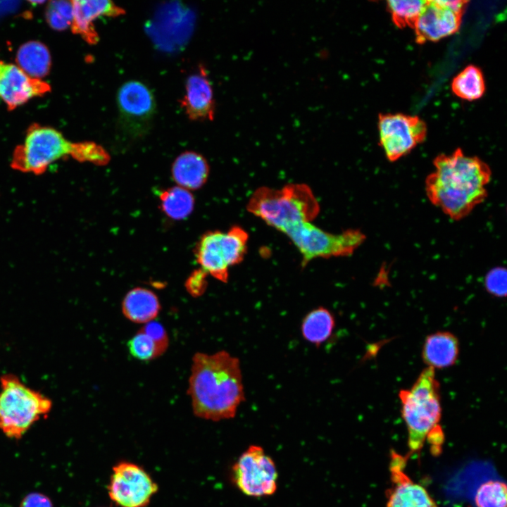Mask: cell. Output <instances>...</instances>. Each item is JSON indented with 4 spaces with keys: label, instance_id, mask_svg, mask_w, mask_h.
Returning a JSON list of instances; mask_svg holds the SVG:
<instances>
[{
    "label": "cell",
    "instance_id": "6da1fadb",
    "mask_svg": "<svg viewBox=\"0 0 507 507\" xmlns=\"http://www.w3.org/2000/svg\"><path fill=\"white\" fill-rule=\"evenodd\" d=\"M433 165L425 191L430 203L451 220L465 218L487 198L492 171L480 158L457 149L437 156Z\"/></svg>",
    "mask_w": 507,
    "mask_h": 507
},
{
    "label": "cell",
    "instance_id": "7a4b0ae2",
    "mask_svg": "<svg viewBox=\"0 0 507 507\" xmlns=\"http://www.w3.org/2000/svg\"><path fill=\"white\" fill-rule=\"evenodd\" d=\"M187 394L196 416L212 421L234 418L245 399L239 360L226 351L196 353Z\"/></svg>",
    "mask_w": 507,
    "mask_h": 507
},
{
    "label": "cell",
    "instance_id": "3957f363",
    "mask_svg": "<svg viewBox=\"0 0 507 507\" xmlns=\"http://www.w3.org/2000/svg\"><path fill=\"white\" fill-rule=\"evenodd\" d=\"M68 157L99 165L106 164L109 160L106 151L93 142H72L51 127L32 124L27 130L24 142L13 153L11 167L23 173L40 175L51 163Z\"/></svg>",
    "mask_w": 507,
    "mask_h": 507
},
{
    "label": "cell",
    "instance_id": "277c9868",
    "mask_svg": "<svg viewBox=\"0 0 507 507\" xmlns=\"http://www.w3.org/2000/svg\"><path fill=\"white\" fill-rule=\"evenodd\" d=\"M246 208L282 233L294 225L312 222L320 212L319 204L311 188L300 183L281 189L261 187L251 194Z\"/></svg>",
    "mask_w": 507,
    "mask_h": 507
},
{
    "label": "cell",
    "instance_id": "5b68a950",
    "mask_svg": "<svg viewBox=\"0 0 507 507\" xmlns=\"http://www.w3.org/2000/svg\"><path fill=\"white\" fill-rule=\"evenodd\" d=\"M401 415L408 430L407 456L421 451L429 432L439 425L442 416L439 383L434 369L427 367L409 389L399 392Z\"/></svg>",
    "mask_w": 507,
    "mask_h": 507
},
{
    "label": "cell",
    "instance_id": "8992f818",
    "mask_svg": "<svg viewBox=\"0 0 507 507\" xmlns=\"http://www.w3.org/2000/svg\"><path fill=\"white\" fill-rule=\"evenodd\" d=\"M53 406L50 398L27 385L16 375L0 377V430L8 437L20 439Z\"/></svg>",
    "mask_w": 507,
    "mask_h": 507
},
{
    "label": "cell",
    "instance_id": "52a82bcc",
    "mask_svg": "<svg viewBox=\"0 0 507 507\" xmlns=\"http://www.w3.org/2000/svg\"><path fill=\"white\" fill-rule=\"evenodd\" d=\"M284 234L301 254L303 267L318 258L350 256L365 239V235L358 230L349 229L334 234L317 227L312 222L294 225Z\"/></svg>",
    "mask_w": 507,
    "mask_h": 507
},
{
    "label": "cell",
    "instance_id": "ba28073f",
    "mask_svg": "<svg viewBox=\"0 0 507 507\" xmlns=\"http://www.w3.org/2000/svg\"><path fill=\"white\" fill-rule=\"evenodd\" d=\"M248 239V233L239 226L225 232L209 231L196 247L197 263L206 274L227 282L230 268L241 263L246 254Z\"/></svg>",
    "mask_w": 507,
    "mask_h": 507
},
{
    "label": "cell",
    "instance_id": "9c48e42d",
    "mask_svg": "<svg viewBox=\"0 0 507 507\" xmlns=\"http://www.w3.org/2000/svg\"><path fill=\"white\" fill-rule=\"evenodd\" d=\"M232 480L244 495L263 497L274 494L277 488V471L274 461L264 449L251 445L232 468Z\"/></svg>",
    "mask_w": 507,
    "mask_h": 507
},
{
    "label": "cell",
    "instance_id": "30bf717a",
    "mask_svg": "<svg viewBox=\"0 0 507 507\" xmlns=\"http://www.w3.org/2000/svg\"><path fill=\"white\" fill-rule=\"evenodd\" d=\"M116 104L118 122L123 131L131 137L145 134L156 112V101L150 87L139 80H128L118 89Z\"/></svg>",
    "mask_w": 507,
    "mask_h": 507
},
{
    "label": "cell",
    "instance_id": "8fae6325",
    "mask_svg": "<svg viewBox=\"0 0 507 507\" xmlns=\"http://www.w3.org/2000/svg\"><path fill=\"white\" fill-rule=\"evenodd\" d=\"M107 487L119 507H146L158 491L157 484L139 465L127 461L115 465Z\"/></svg>",
    "mask_w": 507,
    "mask_h": 507
},
{
    "label": "cell",
    "instance_id": "7c38bea8",
    "mask_svg": "<svg viewBox=\"0 0 507 507\" xmlns=\"http://www.w3.org/2000/svg\"><path fill=\"white\" fill-rule=\"evenodd\" d=\"M380 144L389 161H396L411 152L426 136V125L417 116L401 113L379 116Z\"/></svg>",
    "mask_w": 507,
    "mask_h": 507
},
{
    "label": "cell",
    "instance_id": "4fadbf2b",
    "mask_svg": "<svg viewBox=\"0 0 507 507\" xmlns=\"http://www.w3.org/2000/svg\"><path fill=\"white\" fill-rule=\"evenodd\" d=\"M408 457L391 452L389 471L391 487L386 492V507H437V503L427 489L414 482L404 468Z\"/></svg>",
    "mask_w": 507,
    "mask_h": 507
},
{
    "label": "cell",
    "instance_id": "5bb4252c",
    "mask_svg": "<svg viewBox=\"0 0 507 507\" xmlns=\"http://www.w3.org/2000/svg\"><path fill=\"white\" fill-rule=\"evenodd\" d=\"M50 90V85L45 81L32 78L17 65L0 59V99L8 110H13Z\"/></svg>",
    "mask_w": 507,
    "mask_h": 507
},
{
    "label": "cell",
    "instance_id": "9a60e30c",
    "mask_svg": "<svg viewBox=\"0 0 507 507\" xmlns=\"http://www.w3.org/2000/svg\"><path fill=\"white\" fill-rule=\"evenodd\" d=\"M461 15L442 6L438 1H427L413 27L419 43L435 42L455 33Z\"/></svg>",
    "mask_w": 507,
    "mask_h": 507
},
{
    "label": "cell",
    "instance_id": "2e32d148",
    "mask_svg": "<svg viewBox=\"0 0 507 507\" xmlns=\"http://www.w3.org/2000/svg\"><path fill=\"white\" fill-rule=\"evenodd\" d=\"M180 106L192 120L213 119L215 108L213 89L203 65L187 78Z\"/></svg>",
    "mask_w": 507,
    "mask_h": 507
},
{
    "label": "cell",
    "instance_id": "e0dca14e",
    "mask_svg": "<svg viewBox=\"0 0 507 507\" xmlns=\"http://www.w3.org/2000/svg\"><path fill=\"white\" fill-rule=\"evenodd\" d=\"M72 32L79 35L89 44H96L99 37L93 22L99 17H117L125 13V10L108 0H74Z\"/></svg>",
    "mask_w": 507,
    "mask_h": 507
},
{
    "label": "cell",
    "instance_id": "ac0fdd59",
    "mask_svg": "<svg viewBox=\"0 0 507 507\" xmlns=\"http://www.w3.org/2000/svg\"><path fill=\"white\" fill-rule=\"evenodd\" d=\"M458 355V339L449 332H437L428 335L423 346V360L427 367L433 369L454 365Z\"/></svg>",
    "mask_w": 507,
    "mask_h": 507
},
{
    "label": "cell",
    "instance_id": "d6986e66",
    "mask_svg": "<svg viewBox=\"0 0 507 507\" xmlns=\"http://www.w3.org/2000/svg\"><path fill=\"white\" fill-rule=\"evenodd\" d=\"M121 307L127 319L142 324L153 321L161 311L158 296L152 291L143 287H136L128 292Z\"/></svg>",
    "mask_w": 507,
    "mask_h": 507
},
{
    "label": "cell",
    "instance_id": "ffe728a7",
    "mask_svg": "<svg viewBox=\"0 0 507 507\" xmlns=\"http://www.w3.org/2000/svg\"><path fill=\"white\" fill-rule=\"evenodd\" d=\"M208 165L199 154L186 151L177 157L172 172L176 182L184 189H197L206 181Z\"/></svg>",
    "mask_w": 507,
    "mask_h": 507
},
{
    "label": "cell",
    "instance_id": "44dd1931",
    "mask_svg": "<svg viewBox=\"0 0 507 507\" xmlns=\"http://www.w3.org/2000/svg\"><path fill=\"white\" fill-rule=\"evenodd\" d=\"M17 65L28 76L42 80L51 69V55L48 48L36 40L20 46L16 54Z\"/></svg>",
    "mask_w": 507,
    "mask_h": 507
},
{
    "label": "cell",
    "instance_id": "7402d4cb",
    "mask_svg": "<svg viewBox=\"0 0 507 507\" xmlns=\"http://www.w3.org/2000/svg\"><path fill=\"white\" fill-rule=\"evenodd\" d=\"M334 327L335 319L331 311L319 306L304 316L301 332L305 340L318 347L331 337Z\"/></svg>",
    "mask_w": 507,
    "mask_h": 507
},
{
    "label": "cell",
    "instance_id": "603a6c76",
    "mask_svg": "<svg viewBox=\"0 0 507 507\" xmlns=\"http://www.w3.org/2000/svg\"><path fill=\"white\" fill-rule=\"evenodd\" d=\"M451 89L458 97L468 101L480 98L485 89L484 77L477 67H465L453 80Z\"/></svg>",
    "mask_w": 507,
    "mask_h": 507
},
{
    "label": "cell",
    "instance_id": "cb8c5ba5",
    "mask_svg": "<svg viewBox=\"0 0 507 507\" xmlns=\"http://www.w3.org/2000/svg\"><path fill=\"white\" fill-rule=\"evenodd\" d=\"M164 213L175 220H181L188 216L194 207L192 194L181 187H174L161 193L160 196Z\"/></svg>",
    "mask_w": 507,
    "mask_h": 507
},
{
    "label": "cell",
    "instance_id": "d4e9b609",
    "mask_svg": "<svg viewBox=\"0 0 507 507\" xmlns=\"http://www.w3.org/2000/svg\"><path fill=\"white\" fill-rule=\"evenodd\" d=\"M168 345L157 341L140 329L129 339L127 349L135 359L149 361L163 355Z\"/></svg>",
    "mask_w": 507,
    "mask_h": 507
},
{
    "label": "cell",
    "instance_id": "484cf974",
    "mask_svg": "<svg viewBox=\"0 0 507 507\" xmlns=\"http://www.w3.org/2000/svg\"><path fill=\"white\" fill-rule=\"evenodd\" d=\"M427 1L393 0L387 2L394 24L399 27L413 26Z\"/></svg>",
    "mask_w": 507,
    "mask_h": 507
},
{
    "label": "cell",
    "instance_id": "4316f807",
    "mask_svg": "<svg viewBox=\"0 0 507 507\" xmlns=\"http://www.w3.org/2000/svg\"><path fill=\"white\" fill-rule=\"evenodd\" d=\"M474 501L476 507H506L507 487L500 480H488L477 489Z\"/></svg>",
    "mask_w": 507,
    "mask_h": 507
},
{
    "label": "cell",
    "instance_id": "83f0119b",
    "mask_svg": "<svg viewBox=\"0 0 507 507\" xmlns=\"http://www.w3.org/2000/svg\"><path fill=\"white\" fill-rule=\"evenodd\" d=\"M73 8L72 1H51L46 9V20L49 26L56 30H63L70 27Z\"/></svg>",
    "mask_w": 507,
    "mask_h": 507
},
{
    "label": "cell",
    "instance_id": "f1b7e54d",
    "mask_svg": "<svg viewBox=\"0 0 507 507\" xmlns=\"http://www.w3.org/2000/svg\"><path fill=\"white\" fill-rule=\"evenodd\" d=\"M484 285L486 291L492 296L498 298L506 297L507 287L506 269L501 266L492 268L484 276Z\"/></svg>",
    "mask_w": 507,
    "mask_h": 507
},
{
    "label": "cell",
    "instance_id": "f546056e",
    "mask_svg": "<svg viewBox=\"0 0 507 507\" xmlns=\"http://www.w3.org/2000/svg\"><path fill=\"white\" fill-rule=\"evenodd\" d=\"M206 273L201 269L194 272L186 282V289L194 296L201 295L206 288Z\"/></svg>",
    "mask_w": 507,
    "mask_h": 507
},
{
    "label": "cell",
    "instance_id": "4dcf8cb0",
    "mask_svg": "<svg viewBox=\"0 0 507 507\" xmlns=\"http://www.w3.org/2000/svg\"><path fill=\"white\" fill-rule=\"evenodd\" d=\"M426 439L431 446V452L437 456L442 451V446L444 441V434L439 425L432 428L427 435Z\"/></svg>",
    "mask_w": 507,
    "mask_h": 507
},
{
    "label": "cell",
    "instance_id": "1f68e13d",
    "mask_svg": "<svg viewBox=\"0 0 507 507\" xmlns=\"http://www.w3.org/2000/svg\"><path fill=\"white\" fill-rule=\"evenodd\" d=\"M20 507H52V504L46 496L33 493L24 498Z\"/></svg>",
    "mask_w": 507,
    "mask_h": 507
},
{
    "label": "cell",
    "instance_id": "d6a6232c",
    "mask_svg": "<svg viewBox=\"0 0 507 507\" xmlns=\"http://www.w3.org/2000/svg\"><path fill=\"white\" fill-rule=\"evenodd\" d=\"M438 2L442 6L460 15H462L468 3L465 1H438Z\"/></svg>",
    "mask_w": 507,
    "mask_h": 507
}]
</instances>
